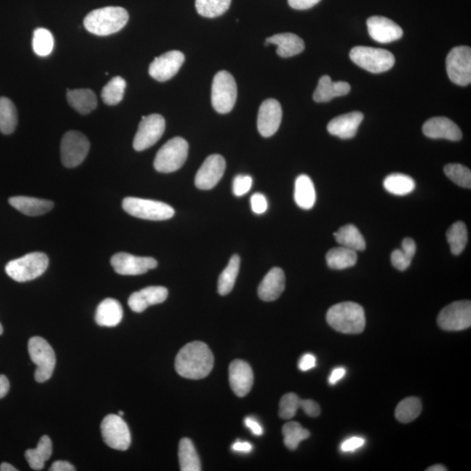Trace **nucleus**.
<instances>
[{
    "mask_svg": "<svg viewBox=\"0 0 471 471\" xmlns=\"http://www.w3.org/2000/svg\"><path fill=\"white\" fill-rule=\"evenodd\" d=\"M49 257L43 252H32L20 259L10 261L6 267V274L17 282H27L40 277L49 267Z\"/></svg>",
    "mask_w": 471,
    "mask_h": 471,
    "instance_id": "20e7f679",
    "label": "nucleus"
},
{
    "mask_svg": "<svg viewBox=\"0 0 471 471\" xmlns=\"http://www.w3.org/2000/svg\"><path fill=\"white\" fill-rule=\"evenodd\" d=\"M446 238L451 246V253L455 256L461 254L468 242V231H467L465 224L462 221H458L452 224L447 231Z\"/></svg>",
    "mask_w": 471,
    "mask_h": 471,
    "instance_id": "4c0bfd02",
    "label": "nucleus"
},
{
    "mask_svg": "<svg viewBox=\"0 0 471 471\" xmlns=\"http://www.w3.org/2000/svg\"><path fill=\"white\" fill-rule=\"evenodd\" d=\"M128 13L119 6H108L92 11L84 18L87 32L98 36H108L119 32L127 25Z\"/></svg>",
    "mask_w": 471,
    "mask_h": 471,
    "instance_id": "f03ea898",
    "label": "nucleus"
},
{
    "mask_svg": "<svg viewBox=\"0 0 471 471\" xmlns=\"http://www.w3.org/2000/svg\"><path fill=\"white\" fill-rule=\"evenodd\" d=\"M238 88L234 77L227 71H220L213 80L212 102L219 114H227L233 109L237 101Z\"/></svg>",
    "mask_w": 471,
    "mask_h": 471,
    "instance_id": "1a4fd4ad",
    "label": "nucleus"
},
{
    "mask_svg": "<svg viewBox=\"0 0 471 471\" xmlns=\"http://www.w3.org/2000/svg\"><path fill=\"white\" fill-rule=\"evenodd\" d=\"M252 178L247 175H238L233 181V193L236 197H242L252 189Z\"/></svg>",
    "mask_w": 471,
    "mask_h": 471,
    "instance_id": "49530a36",
    "label": "nucleus"
},
{
    "mask_svg": "<svg viewBox=\"0 0 471 471\" xmlns=\"http://www.w3.org/2000/svg\"><path fill=\"white\" fill-rule=\"evenodd\" d=\"M367 25L371 38L379 43L396 42L403 35L402 27L386 17H370L367 21Z\"/></svg>",
    "mask_w": 471,
    "mask_h": 471,
    "instance_id": "6ab92c4d",
    "label": "nucleus"
},
{
    "mask_svg": "<svg viewBox=\"0 0 471 471\" xmlns=\"http://www.w3.org/2000/svg\"><path fill=\"white\" fill-rule=\"evenodd\" d=\"M178 458L182 471H200L201 462L196 448L189 438H183L179 443Z\"/></svg>",
    "mask_w": 471,
    "mask_h": 471,
    "instance_id": "473e14b6",
    "label": "nucleus"
},
{
    "mask_svg": "<svg viewBox=\"0 0 471 471\" xmlns=\"http://www.w3.org/2000/svg\"><path fill=\"white\" fill-rule=\"evenodd\" d=\"M286 288V277L281 268L275 267L268 272L260 283L257 293L261 300L270 302L278 300Z\"/></svg>",
    "mask_w": 471,
    "mask_h": 471,
    "instance_id": "5701e85b",
    "label": "nucleus"
},
{
    "mask_svg": "<svg viewBox=\"0 0 471 471\" xmlns=\"http://www.w3.org/2000/svg\"><path fill=\"white\" fill-rule=\"evenodd\" d=\"M428 471H446L448 470L447 468H445L444 466L440 465H433L432 467H429Z\"/></svg>",
    "mask_w": 471,
    "mask_h": 471,
    "instance_id": "e2e57ef3",
    "label": "nucleus"
},
{
    "mask_svg": "<svg viewBox=\"0 0 471 471\" xmlns=\"http://www.w3.org/2000/svg\"><path fill=\"white\" fill-rule=\"evenodd\" d=\"M444 173L455 185L470 189L471 172L470 169L462 164H451L444 167Z\"/></svg>",
    "mask_w": 471,
    "mask_h": 471,
    "instance_id": "c03bdc74",
    "label": "nucleus"
},
{
    "mask_svg": "<svg viewBox=\"0 0 471 471\" xmlns=\"http://www.w3.org/2000/svg\"><path fill=\"white\" fill-rule=\"evenodd\" d=\"M90 149V142L86 135L78 131H68L61 140L62 164L66 168H75L82 164Z\"/></svg>",
    "mask_w": 471,
    "mask_h": 471,
    "instance_id": "9d476101",
    "label": "nucleus"
},
{
    "mask_svg": "<svg viewBox=\"0 0 471 471\" xmlns=\"http://www.w3.org/2000/svg\"><path fill=\"white\" fill-rule=\"evenodd\" d=\"M114 270L121 275H141L157 267V261L153 257H136L131 254L120 252L111 259Z\"/></svg>",
    "mask_w": 471,
    "mask_h": 471,
    "instance_id": "dca6fc26",
    "label": "nucleus"
},
{
    "mask_svg": "<svg viewBox=\"0 0 471 471\" xmlns=\"http://www.w3.org/2000/svg\"><path fill=\"white\" fill-rule=\"evenodd\" d=\"M239 268H240V257L238 255L231 257L227 267L219 276L218 290L220 295H227L233 290Z\"/></svg>",
    "mask_w": 471,
    "mask_h": 471,
    "instance_id": "e433bc0d",
    "label": "nucleus"
},
{
    "mask_svg": "<svg viewBox=\"0 0 471 471\" xmlns=\"http://www.w3.org/2000/svg\"><path fill=\"white\" fill-rule=\"evenodd\" d=\"M422 410L420 399L417 397H408L397 405L396 418L403 423L411 422L421 415Z\"/></svg>",
    "mask_w": 471,
    "mask_h": 471,
    "instance_id": "ea45409f",
    "label": "nucleus"
},
{
    "mask_svg": "<svg viewBox=\"0 0 471 471\" xmlns=\"http://www.w3.org/2000/svg\"><path fill=\"white\" fill-rule=\"evenodd\" d=\"M316 367V358L311 353H305L301 357L299 362V369L301 371H308Z\"/></svg>",
    "mask_w": 471,
    "mask_h": 471,
    "instance_id": "864d4df0",
    "label": "nucleus"
},
{
    "mask_svg": "<svg viewBox=\"0 0 471 471\" xmlns=\"http://www.w3.org/2000/svg\"><path fill=\"white\" fill-rule=\"evenodd\" d=\"M2 334H3V326L1 324H0V336H1Z\"/></svg>",
    "mask_w": 471,
    "mask_h": 471,
    "instance_id": "0e129e2a",
    "label": "nucleus"
},
{
    "mask_svg": "<svg viewBox=\"0 0 471 471\" xmlns=\"http://www.w3.org/2000/svg\"><path fill=\"white\" fill-rule=\"evenodd\" d=\"M440 329L448 332L470 329L471 326V303L468 300L455 301L440 312L437 318Z\"/></svg>",
    "mask_w": 471,
    "mask_h": 471,
    "instance_id": "f8f14e48",
    "label": "nucleus"
},
{
    "mask_svg": "<svg viewBox=\"0 0 471 471\" xmlns=\"http://www.w3.org/2000/svg\"><path fill=\"white\" fill-rule=\"evenodd\" d=\"M175 367L180 377L200 380L211 374L214 367V356L204 342L192 341L179 351Z\"/></svg>",
    "mask_w": 471,
    "mask_h": 471,
    "instance_id": "f257e3e1",
    "label": "nucleus"
},
{
    "mask_svg": "<svg viewBox=\"0 0 471 471\" xmlns=\"http://www.w3.org/2000/svg\"><path fill=\"white\" fill-rule=\"evenodd\" d=\"M16 467L11 465L10 463H2L0 465V471H17Z\"/></svg>",
    "mask_w": 471,
    "mask_h": 471,
    "instance_id": "680f3d73",
    "label": "nucleus"
},
{
    "mask_svg": "<svg viewBox=\"0 0 471 471\" xmlns=\"http://www.w3.org/2000/svg\"><path fill=\"white\" fill-rule=\"evenodd\" d=\"M50 471H75L76 469L71 463L66 461H56L51 465Z\"/></svg>",
    "mask_w": 471,
    "mask_h": 471,
    "instance_id": "13d9d810",
    "label": "nucleus"
},
{
    "mask_svg": "<svg viewBox=\"0 0 471 471\" xmlns=\"http://www.w3.org/2000/svg\"><path fill=\"white\" fill-rule=\"evenodd\" d=\"M67 99L69 105L82 115H88L97 106V97L90 90H68Z\"/></svg>",
    "mask_w": 471,
    "mask_h": 471,
    "instance_id": "c85d7f7f",
    "label": "nucleus"
},
{
    "mask_svg": "<svg viewBox=\"0 0 471 471\" xmlns=\"http://www.w3.org/2000/svg\"><path fill=\"white\" fill-rule=\"evenodd\" d=\"M365 444V439L362 437H351L341 444V451L343 452H353L362 448Z\"/></svg>",
    "mask_w": 471,
    "mask_h": 471,
    "instance_id": "3c124183",
    "label": "nucleus"
},
{
    "mask_svg": "<svg viewBox=\"0 0 471 471\" xmlns=\"http://www.w3.org/2000/svg\"><path fill=\"white\" fill-rule=\"evenodd\" d=\"M300 408L310 417H317L320 415L319 405L312 400H301Z\"/></svg>",
    "mask_w": 471,
    "mask_h": 471,
    "instance_id": "8fccbe9b",
    "label": "nucleus"
},
{
    "mask_svg": "<svg viewBox=\"0 0 471 471\" xmlns=\"http://www.w3.org/2000/svg\"><path fill=\"white\" fill-rule=\"evenodd\" d=\"M300 402L301 399L296 393H286L279 403V417L285 420H289L295 417L298 410L300 408Z\"/></svg>",
    "mask_w": 471,
    "mask_h": 471,
    "instance_id": "a18cd8bd",
    "label": "nucleus"
},
{
    "mask_svg": "<svg viewBox=\"0 0 471 471\" xmlns=\"http://www.w3.org/2000/svg\"><path fill=\"white\" fill-rule=\"evenodd\" d=\"M10 389L8 379L5 375H0V399L7 395Z\"/></svg>",
    "mask_w": 471,
    "mask_h": 471,
    "instance_id": "052dcab7",
    "label": "nucleus"
},
{
    "mask_svg": "<svg viewBox=\"0 0 471 471\" xmlns=\"http://www.w3.org/2000/svg\"><path fill=\"white\" fill-rule=\"evenodd\" d=\"M448 78L458 86L465 87L471 82V49L469 47H454L446 59Z\"/></svg>",
    "mask_w": 471,
    "mask_h": 471,
    "instance_id": "9b49d317",
    "label": "nucleus"
},
{
    "mask_svg": "<svg viewBox=\"0 0 471 471\" xmlns=\"http://www.w3.org/2000/svg\"><path fill=\"white\" fill-rule=\"evenodd\" d=\"M9 204L23 214L37 216L46 214L54 208V202L49 200L29 197H13Z\"/></svg>",
    "mask_w": 471,
    "mask_h": 471,
    "instance_id": "cd10ccee",
    "label": "nucleus"
},
{
    "mask_svg": "<svg viewBox=\"0 0 471 471\" xmlns=\"http://www.w3.org/2000/svg\"><path fill=\"white\" fill-rule=\"evenodd\" d=\"M384 186L389 193L396 195V196H405L414 191L415 183L410 176L395 173L385 178Z\"/></svg>",
    "mask_w": 471,
    "mask_h": 471,
    "instance_id": "c9c22d12",
    "label": "nucleus"
},
{
    "mask_svg": "<svg viewBox=\"0 0 471 471\" xmlns=\"http://www.w3.org/2000/svg\"><path fill=\"white\" fill-rule=\"evenodd\" d=\"M101 430L103 440L109 447L121 451H127L130 448V429L120 415H106L102 422Z\"/></svg>",
    "mask_w": 471,
    "mask_h": 471,
    "instance_id": "ddd939ff",
    "label": "nucleus"
},
{
    "mask_svg": "<svg viewBox=\"0 0 471 471\" xmlns=\"http://www.w3.org/2000/svg\"><path fill=\"white\" fill-rule=\"evenodd\" d=\"M18 112L16 106L8 98L0 97V132L10 135L16 130Z\"/></svg>",
    "mask_w": 471,
    "mask_h": 471,
    "instance_id": "f704fd0d",
    "label": "nucleus"
},
{
    "mask_svg": "<svg viewBox=\"0 0 471 471\" xmlns=\"http://www.w3.org/2000/svg\"><path fill=\"white\" fill-rule=\"evenodd\" d=\"M294 200L299 207L310 209L316 202V192L314 183L307 175H300L296 179Z\"/></svg>",
    "mask_w": 471,
    "mask_h": 471,
    "instance_id": "c756f323",
    "label": "nucleus"
},
{
    "mask_svg": "<svg viewBox=\"0 0 471 471\" xmlns=\"http://www.w3.org/2000/svg\"><path fill=\"white\" fill-rule=\"evenodd\" d=\"M351 91V86L345 82H334L329 75H324L319 80L314 91V100L316 102H329L334 98L345 97Z\"/></svg>",
    "mask_w": 471,
    "mask_h": 471,
    "instance_id": "393cba45",
    "label": "nucleus"
},
{
    "mask_svg": "<svg viewBox=\"0 0 471 471\" xmlns=\"http://www.w3.org/2000/svg\"><path fill=\"white\" fill-rule=\"evenodd\" d=\"M28 352L32 362L37 366L35 374L36 381L42 384L49 381L56 364V356L53 348L43 338L35 336L29 340Z\"/></svg>",
    "mask_w": 471,
    "mask_h": 471,
    "instance_id": "423d86ee",
    "label": "nucleus"
},
{
    "mask_svg": "<svg viewBox=\"0 0 471 471\" xmlns=\"http://www.w3.org/2000/svg\"><path fill=\"white\" fill-rule=\"evenodd\" d=\"M345 369L343 367H338V369H334L329 377V384L336 385L338 381H341L345 377Z\"/></svg>",
    "mask_w": 471,
    "mask_h": 471,
    "instance_id": "bf43d9fd",
    "label": "nucleus"
},
{
    "mask_svg": "<svg viewBox=\"0 0 471 471\" xmlns=\"http://www.w3.org/2000/svg\"><path fill=\"white\" fill-rule=\"evenodd\" d=\"M251 204L252 212L255 213V214H263V213L267 211L268 202L267 197H264L263 194H253L251 197Z\"/></svg>",
    "mask_w": 471,
    "mask_h": 471,
    "instance_id": "09e8293b",
    "label": "nucleus"
},
{
    "mask_svg": "<svg viewBox=\"0 0 471 471\" xmlns=\"http://www.w3.org/2000/svg\"><path fill=\"white\" fill-rule=\"evenodd\" d=\"M165 125L164 118L157 114L142 116L133 142L136 152H143L156 145L164 133Z\"/></svg>",
    "mask_w": 471,
    "mask_h": 471,
    "instance_id": "4468645a",
    "label": "nucleus"
},
{
    "mask_svg": "<svg viewBox=\"0 0 471 471\" xmlns=\"http://www.w3.org/2000/svg\"><path fill=\"white\" fill-rule=\"evenodd\" d=\"M245 424L251 430L254 436H260L263 435L264 429L260 423L252 417H246L245 419Z\"/></svg>",
    "mask_w": 471,
    "mask_h": 471,
    "instance_id": "5fc2aeb1",
    "label": "nucleus"
},
{
    "mask_svg": "<svg viewBox=\"0 0 471 471\" xmlns=\"http://www.w3.org/2000/svg\"><path fill=\"white\" fill-rule=\"evenodd\" d=\"M231 0H196V8L201 16L216 18L230 8Z\"/></svg>",
    "mask_w": 471,
    "mask_h": 471,
    "instance_id": "79ce46f5",
    "label": "nucleus"
},
{
    "mask_svg": "<svg viewBox=\"0 0 471 471\" xmlns=\"http://www.w3.org/2000/svg\"><path fill=\"white\" fill-rule=\"evenodd\" d=\"M268 44L277 46V54L282 58L295 56L302 53L305 49L303 39L290 32L271 36L267 39L266 45Z\"/></svg>",
    "mask_w": 471,
    "mask_h": 471,
    "instance_id": "a878e982",
    "label": "nucleus"
},
{
    "mask_svg": "<svg viewBox=\"0 0 471 471\" xmlns=\"http://www.w3.org/2000/svg\"><path fill=\"white\" fill-rule=\"evenodd\" d=\"M168 290L164 286H149L131 294L128 303L132 311L142 312L150 305L164 302L168 298Z\"/></svg>",
    "mask_w": 471,
    "mask_h": 471,
    "instance_id": "4be33fe9",
    "label": "nucleus"
},
{
    "mask_svg": "<svg viewBox=\"0 0 471 471\" xmlns=\"http://www.w3.org/2000/svg\"><path fill=\"white\" fill-rule=\"evenodd\" d=\"M364 116L360 112H351L338 116L327 125V130L341 139H350L355 136Z\"/></svg>",
    "mask_w": 471,
    "mask_h": 471,
    "instance_id": "b1692460",
    "label": "nucleus"
},
{
    "mask_svg": "<svg viewBox=\"0 0 471 471\" xmlns=\"http://www.w3.org/2000/svg\"><path fill=\"white\" fill-rule=\"evenodd\" d=\"M123 208L128 214L146 220H168L175 215L174 209L165 202L138 197L124 198Z\"/></svg>",
    "mask_w": 471,
    "mask_h": 471,
    "instance_id": "6e6552de",
    "label": "nucleus"
},
{
    "mask_svg": "<svg viewBox=\"0 0 471 471\" xmlns=\"http://www.w3.org/2000/svg\"><path fill=\"white\" fill-rule=\"evenodd\" d=\"M326 322L337 332L359 334L365 329V312L362 305L355 302L334 305L326 314Z\"/></svg>",
    "mask_w": 471,
    "mask_h": 471,
    "instance_id": "7ed1b4c3",
    "label": "nucleus"
},
{
    "mask_svg": "<svg viewBox=\"0 0 471 471\" xmlns=\"http://www.w3.org/2000/svg\"><path fill=\"white\" fill-rule=\"evenodd\" d=\"M282 434L284 436L286 447L290 451L297 450L301 441L310 436V432L296 422H287L283 427Z\"/></svg>",
    "mask_w": 471,
    "mask_h": 471,
    "instance_id": "a19ab883",
    "label": "nucleus"
},
{
    "mask_svg": "<svg viewBox=\"0 0 471 471\" xmlns=\"http://www.w3.org/2000/svg\"><path fill=\"white\" fill-rule=\"evenodd\" d=\"M185 54L180 51H169L154 59L149 66V75L158 82L171 80L185 63Z\"/></svg>",
    "mask_w": 471,
    "mask_h": 471,
    "instance_id": "2eb2a0df",
    "label": "nucleus"
},
{
    "mask_svg": "<svg viewBox=\"0 0 471 471\" xmlns=\"http://www.w3.org/2000/svg\"><path fill=\"white\" fill-rule=\"evenodd\" d=\"M189 145L182 137H175L161 147L154 161V167L161 173H172L178 171L185 164Z\"/></svg>",
    "mask_w": 471,
    "mask_h": 471,
    "instance_id": "0eeeda50",
    "label": "nucleus"
},
{
    "mask_svg": "<svg viewBox=\"0 0 471 471\" xmlns=\"http://www.w3.org/2000/svg\"><path fill=\"white\" fill-rule=\"evenodd\" d=\"M252 448V444L242 441H236L231 447L233 451L239 452V453H251Z\"/></svg>",
    "mask_w": 471,
    "mask_h": 471,
    "instance_id": "4d7b16f0",
    "label": "nucleus"
},
{
    "mask_svg": "<svg viewBox=\"0 0 471 471\" xmlns=\"http://www.w3.org/2000/svg\"><path fill=\"white\" fill-rule=\"evenodd\" d=\"M402 250L408 256H410L413 259L415 252H417V245H415V242L413 239L406 238L403 239Z\"/></svg>",
    "mask_w": 471,
    "mask_h": 471,
    "instance_id": "6e6d98bb",
    "label": "nucleus"
},
{
    "mask_svg": "<svg viewBox=\"0 0 471 471\" xmlns=\"http://www.w3.org/2000/svg\"><path fill=\"white\" fill-rule=\"evenodd\" d=\"M349 55L353 62L372 73L387 72L396 62L395 56L390 51L369 47H353Z\"/></svg>",
    "mask_w": 471,
    "mask_h": 471,
    "instance_id": "39448f33",
    "label": "nucleus"
},
{
    "mask_svg": "<svg viewBox=\"0 0 471 471\" xmlns=\"http://www.w3.org/2000/svg\"><path fill=\"white\" fill-rule=\"evenodd\" d=\"M229 381L236 396L244 397L251 391L254 375L251 366L241 360H233L229 367Z\"/></svg>",
    "mask_w": 471,
    "mask_h": 471,
    "instance_id": "aec40b11",
    "label": "nucleus"
},
{
    "mask_svg": "<svg viewBox=\"0 0 471 471\" xmlns=\"http://www.w3.org/2000/svg\"><path fill=\"white\" fill-rule=\"evenodd\" d=\"M412 257L408 256L402 249L395 250L391 254V262L393 267L399 271L407 270L410 267Z\"/></svg>",
    "mask_w": 471,
    "mask_h": 471,
    "instance_id": "de8ad7c7",
    "label": "nucleus"
},
{
    "mask_svg": "<svg viewBox=\"0 0 471 471\" xmlns=\"http://www.w3.org/2000/svg\"><path fill=\"white\" fill-rule=\"evenodd\" d=\"M322 0H288L290 7L296 10H307L312 8Z\"/></svg>",
    "mask_w": 471,
    "mask_h": 471,
    "instance_id": "603ef678",
    "label": "nucleus"
},
{
    "mask_svg": "<svg viewBox=\"0 0 471 471\" xmlns=\"http://www.w3.org/2000/svg\"><path fill=\"white\" fill-rule=\"evenodd\" d=\"M226 160L220 154H212L206 158L204 163L196 175L195 185L200 190H211L218 185L226 171Z\"/></svg>",
    "mask_w": 471,
    "mask_h": 471,
    "instance_id": "f3484780",
    "label": "nucleus"
},
{
    "mask_svg": "<svg viewBox=\"0 0 471 471\" xmlns=\"http://www.w3.org/2000/svg\"><path fill=\"white\" fill-rule=\"evenodd\" d=\"M422 132L427 137L432 139H446L450 141H460L463 134L454 121L446 117H433L426 121Z\"/></svg>",
    "mask_w": 471,
    "mask_h": 471,
    "instance_id": "412c9836",
    "label": "nucleus"
},
{
    "mask_svg": "<svg viewBox=\"0 0 471 471\" xmlns=\"http://www.w3.org/2000/svg\"><path fill=\"white\" fill-rule=\"evenodd\" d=\"M123 317V307L119 301L106 299L98 305L95 312V322L99 326L114 327L119 325Z\"/></svg>",
    "mask_w": 471,
    "mask_h": 471,
    "instance_id": "bb28decb",
    "label": "nucleus"
},
{
    "mask_svg": "<svg viewBox=\"0 0 471 471\" xmlns=\"http://www.w3.org/2000/svg\"><path fill=\"white\" fill-rule=\"evenodd\" d=\"M51 453H53V444L49 436H43L40 438L37 448L25 451V456L31 469L42 470L47 460L51 458Z\"/></svg>",
    "mask_w": 471,
    "mask_h": 471,
    "instance_id": "7c9ffc66",
    "label": "nucleus"
},
{
    "mask_svg": "<svg viewBox=\"0 0 471 471\" xmlns=\"http://www.w3.org/2000/svg\"><path fill=\"white\" fill-rule=\"evenodd\" d=\"M126 82L121 76L114 77L102 90V98L105 104L115 106L119 104L124 97Z\"/></svg>",
    "mask_w": 471,
    "mask_h": 471,
    "instance_id": "58836bf2",
    "label": "nucleus"
},
{
    "mask_svg": "<svg viewBox=\"0 0 471 471\" xmlns=\"http://www.w3.org/2000/svg\"><path fill=\"white\" fill-rule=\"evenodd\" d=\"M327 266L334 270H344L355 266L357 253L351 249L337 247L331 249L326 256Z\"/></svg>",
    "mask_w": 471,
    "mask_h": 471,
    "instance_id": "72a5a7b5",
    "label": "nucleus"
},
{
    "mask_svg": "<svg viewBox=\"0 0 471 471\" xmlns=\"http://www.w3.org/2000/svg\"><path fill=\"white\" fill-rule=\"evenodd\" d=\"M282 121L281 103L274 99L263 102L257 116V130L264 137H270L278 131Z\"/></svg>",
    "mask_w": 471,
    "mask_h": 471,
    "instance_id": "a211bd4d",
    "label": "nucleus"
},
{
    "mask_svg": "<svg viewBox=\"0 0 471 471\" xmlns=\"http://www.w3.org/2000/svg\"><path fill=\"white\" fill-rule=\"evenodd\" d=\"M336 241L343 247L353 250L355 252H362L366 249V242L358 228L353 224H347L340 228L334 234Z\"/></svg>",
    "mask_w": 471,
    "mask_h": 471,
    "instance_id": "2f4dec72",
    "label": "nucleus"
},
{
    "mask_svg": "<svg viewBox=\"0 0 471 471\" xmlns=\"http://www.w3.org/2000/svg\"><path fill=\"white\" fill-rule=\"evenodd\" d=\"M54 47V39L49 30L45 28H38L32 37V49L40 57L49 56Z\"/></svg>",
    "mask_w": 471,
    "mask_h": 471,
    "instance_id": "37998d69",
    "label": "nucleus"
},
{
    "mask_svg": "<svg viewBox=\"0 0 471 471\" xmlns=\"http://www.w3.org/2000/svg\"><path fill=\"white\" fill-rule=\"evenodd\" d=\"M123 415H124L123 412L120 411V413H119L120 417H123Z\"/></svg>",
    "mask_w": 471,
    "mask_h": 471,
    "instance_id": "69168bd1",
    "label": "nucleus"
}]
</instances>
